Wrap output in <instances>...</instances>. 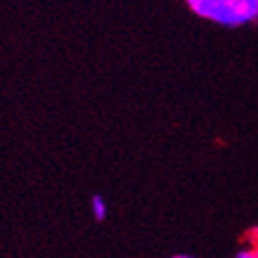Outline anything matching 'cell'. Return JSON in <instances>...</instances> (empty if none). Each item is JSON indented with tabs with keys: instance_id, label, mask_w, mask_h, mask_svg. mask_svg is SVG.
Wrapping results in <instances>:
<instances>
[{
	"instance_id": "cell-2",
	"label": "cell",
	"mask_w": 258,
	"mask_h": 258,
	"mask_svg": "<svg viewBox=\"0 0 258 258\" xmlns=\"http://www.w3.org/2000/svg\"><path fill=\"white\" fill-rule=\"evenodd\" d=\"M238 17H240L242 26L258 22V2L256 0H237Z\"/></svg>"
},
{
	"instance_id": "cell-3",
	"label": "cell",
	"mask_w": 258,
	"mask_h": 258,
	"mask_svg": "<svg viewBox=\"0 0 258 258\" xmlns=\"http://www.w3.org/2000/svg\"><path fill=\"white\" fill-rule=\"evenodd\" d=\"M91 211H92V217H94L98 222H103L108 215V206H107V201H105L101 195H94L91 201Z\"/></svg>"
},
{
	"instance_id": "cell-5",
	"label": "cell",
	"mask_w": 258,
	"mask_h": 258,
	"mask_svg": "<svg viewBox=\"0 0 258 258\" xmlns=\"http://www.w3.org/2000/svg\"><path fill=\"white\" fill-rule=\"evenodd\" d=\"M237 256L238 258H258V247H251V245H247V249L238 251Z\"/></svg>"
},
{
	"instance_id": "cell-4",
	"label": "cell",
	"mask_w": 258,
	"mask_h": 258,
	"mask_svg": "<svg viewBox=\"0 0 258 258\" xmlns=\"http://www.w3.org/2000/svg\"><path fill=\"white\" fill-rule=\"evenodd\" d=\"M245 242H247V245H251V247H258V226L247 229V233H245Z\"/></svg>"
},
{
	"instance_id": "cell-6",
	"label": "cell",
	"mask_w": 258,
	"mask_h": 258,
	"mask_svg": "<svg viewBox=\"0 0 258 258\" xmlns=\"http://www.w3.org/2000/svg\"><path fill=\"white\" fill-rule=\"evenodd\" d=\"M256 2H258V0H256Z\"/></svg>"
},
{
	"instance_id": "cell-1",
	"label": "cell",
	"mask_w": 258,
	"mask_h": 258,
	"mask_svg": "<svg viewBox=\"0 0 258 258\" xmlns=\"http://www.w3.org/2000/svg\"><path fill=\"white\" fill-rule=\"evenodd\" d=\"M186 2L188 8L201 18L226 27L242 26L237 0H186Z\"/></svg>"
}]
</instances>
